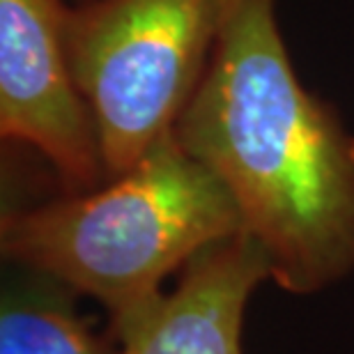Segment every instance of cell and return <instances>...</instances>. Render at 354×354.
Segmentation results:
<instances>
[{
    "label": "cell",
    "instance_id": "obj_5",
    "mask_svg": "<svg viewBox=\"0 0 354 354\" xmlns=\"http://www.w3.org/2000/svg\"><path fill=\"white\" fill-rule=\"evenodd\" d=\"M265 279V251L239 232L198 253L171 295L111 334L120 354H242L246 304Z\"/></svg>",
    "mask_w": 354,
    "mask_h": 354
},
{
    "label": "cell",
    "instance_id": "obj_2",
    "mask_svg": "<svg viewBox=\"0 0 354 354\" xmlns=\"http://www.w3.org/2000/svg\"><path fill=\"white\" fill-rule=\"evenodd\" d=\"M239 232L228 189L171 129L106 187L5 212L0 249L97 299L113 331L164 297L166 276Z\"/></svg>",
    "mask_w": 354,
    "mask_h": 354
},
{
    "label": "cell",
    "instance_id": "obj_4",
    "mask_svg": "<svg viewBox=\"0 0 354 354\" xmlns=\"http://www.w3.org/2000/svg\"><path fill=\"white\" fill-rule=\"evenodd\" d=\"M62 0H0V133L35 147L69 194L104 180L97 127L76 86Z\"/></svg>",
    "mask_w": 354,
    "mask_h": 354
},
{
    "label": "cell",
    "instance_id": "obj_6",
    "mask_svg": "<svg viewBox=\"0 0 354 354\" xmlns=\"http://www.w3.org/2000/svg\"><path fill=\"white\" fill-rule=\"evenodd\" d=\"M0 299V354H120L115 336H99L74 306V290L19 267Z\"/></svg>",
    "mask_w": 354,
    "mask_h": 354
},
{
    "label": "cell",
    "instance_id": "obj_3",
    "mask_svg": "<svg viewBox=\"0 0 354 354\" xmlns=\"http://www.w3.org/2000/svg\"><path fill=\"white\" fill-rule=\"evenodd\" d=\"M228 0H90L65 14L76 86L106 177L127 173L175 129L201 83Z\"/></svg>",
    "mask_w": 354,
    "mask_h": 354
},
{
    "label": "cell",
    "instance_id": "obj_1",
    "mask_svg": "<svg viewBox=\"0 0 354 354\" xmlns=\"http://www.w3.org/2000/svg\"><path fill=\"white\" fill-rule=\"evenodd\" d=\"M175 136L228 189L276 286L313 295L354 272V136L299 81L274 0H228Z\"/></svg>",
    "mask_w": 354,
    "mask_h": 354
}]
</instances>
